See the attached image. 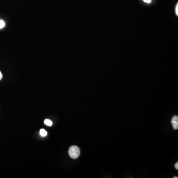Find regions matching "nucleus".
Here are the masks:
<instances>
[{
  "mask_svg": "<svg viewBox=\"0 0 178 178\" xmlns=\"http://www.w3.org/2000/svg\"><path fill=\"white\" fill-rule=\"evenodd\" d=\"M40 135H41L42 137H46L47 135V131H46L45 130H44V129H41V130H40Z\"/></svg>",
  "mask_w": 178,
  "mask_h": 178,
  "instance_id": "obj_3",
  "label": "nucleus"
},
{
  "mask_svg": "<svg viewBox=\"0 0 178 178\" xmlns=\"http://www.w3.org/2000/svg\"><path fill=\"white\" fill-rule=\"evenodd\" d=\"M2 78V73H1V72L0 71V80H1Z\"/></svg>",
  "mask_w": 178,
  "mask_h": 178,
  "instance_id": "obj_9",
  "label": "nucleus"
},
{
  "mask_svg": "<svg viewBox=\"0 0 178 178\" xmlns=\"http://www.w3.org/2000/svg\"><path fill=\"white\" fill-rule=\"evenodd\" d=\"M44 123L46 125H47L49 126H51V125H53V122L49 119H46L44 121Z\"/></svg>",
  "mask_w": 178,
  "mask_h": 178,
  "instance_id": "obj_4",
  "label": "nucleus"
},
{
  "mask_svg": "<svg viewBox=\"0 0 178 178\" xmlns=\"http://www.w3.org/2000/svg\"><path fill=\"white\" fill-rule=\"evenodd\" d=\"M176 14H177V16H178V4H177V6H176Z\"/></svg>",
  "mask_w": 178,
  "mask_h": 178,
  "instance_id": "obj_6",
  "label": "nucleus"
},
{
  "mask_svg": "<svg viewBox=\"0 0 178 178\" xmlns=\"http://www.w3.org/2000/svg\"><path fill=\"white\" fill-rule=\"evenodd\" d=\"M171 124L174 129L177 130L178 129V116L177 115H174L172 117Z\"/></svg>",
  "mask_w": 178,
  "mask_h": 178,
  "instance_id": "obj_2",
  "label": "nucleus"
},
{
  "mask_svg": "<svg viewBox=\"0 0 178 178\" xmlns=\"http://www.w3.org/2000/svg\"><path fill=\"white\" fill-rule=\"evenodd\" d=\"M175 167L177 170H178V162L176 163V164H175Z\"/></svg>",
  "mask_w": 178,
  "mask_h": 178,
  "instance_id": "obj_8",
  "label": "nucleus"
},
{
  "mask_svg": "<svg viewBox=\"0 0 178 178\" xmlns=\"http://www.w3.org/2000/svg\"><path fill=\"white\" fill-rule=\"evenodd\" d=\"M174 178H178V177H174Z\"/></svg>",
  "mask_w": 178,
  "mask_h": 178,
  "instance_id": "obj_10",
  "label": "nucleus"
},
{
  "mask_svg": "<svg viewBox=\"0 0 178 178\" xmlns=\"http://www.w3.org/2000/svg\"><path fill=\"white\" fill-rule=\"evenodd\" d=\"M142 1L147 3H150L152 2V0H142Z\"/></svg>",
  "mask_w": 178,
  "mask_h": 178,
  "instance_id": "obj_7",
  "label": "nucleus"
},
{
  "mask_svg": "<svg viewBox=\"0 0 178 178\" xmlns=\"http://www.w3.org/2000/svg\"><path fill=\"white\" fill-rule=\"evenodd\" d=\"M5 26V23L4 21L0 19V29L2 28Z\"/></svg>",
  "mask_w": 178,
  "mask_h": 178,
  "instance_id": "obj_5",
  "label": "nucleus"
},
{
  "mask_svg": "<svg viewBox=\"0 0 178 178\" xmlns=\"http://www.w3.org/2000/svg\"><path fill=\"white\" fill-rule=\"evenodd\" d=\"M68 153L71 158L73 159H76L80 156V148L77 146H71L69 149Z\"/></svg>",
  "mask_w": 178,
  "mask_h": 178,
  "instance_id": "obj_1",
  "label": "nucleus"
}]
</instances>
